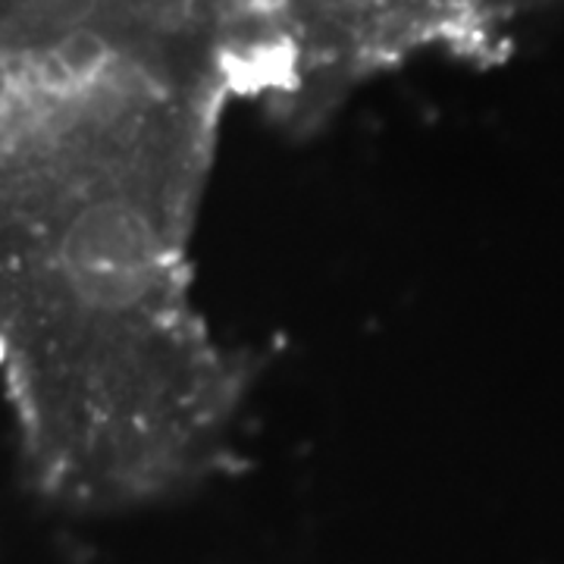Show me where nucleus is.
Returning a JSON list of instances; mask_svg holds the SVG:
<instances>
[{
    "instance_id": "obj_1",
    "label": "nucleus",
    "mask_w": 564,
    "mask_h": 564,
    "mask_svg": "<svg viewBox=\"0 0 564 564\" xmlns=\"http://www.w3.org/2000/svg\"><path fill=\"white\" fill-rule=\"evenodd\" d=\"M232 0H0V285L129 317L185 295Z\"/></svg>"
},
{
    "instance_id": "obj_2",
    "label": "nucleus",
    "mask_w": 564,
    "mask_h": 564,
    "mask_svg": "<svg viewBox=\"0 0 564 564\" xmlns=\"http://www.w3.org/2000/svg\"><path fill=\"white\" fill-rule=\"evenodd\" d=\"M555 10L564 0H232L239 104L311 139L364 85L426 57L496 66Z\"/></svg>"
}]
</instances>
